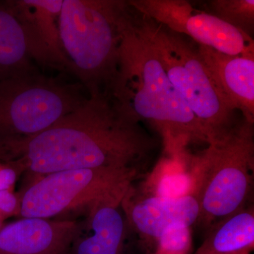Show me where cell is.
Returning <instances> with one entry per match:
<instances>
[{"label": "cell", "instance_id": "1", "mask_svg": "<svg viewBox=\"0 0 254 254\" xmlns=\"http://www.w3.org/2000/svg\"><path fill=\"white\" fill-rule=\"evenodd\" d=\"M155 141L109 95L81 106L35 136L0 141V160L36 177L78 169L138 170Z\"/></svg>", "mask_w": 254, "mask_h": 254}, {"label": "cell", "instance_id": "2", "mask_svg": "<svg viewBox=\"0 0 254 254\" xmlns=\"http://www.w3.org/2000/svg\"><path fill=\"white\" fill-rule=\"evenodd\" d=\"M110 96L131 118L154 125L168 144L175 148L190 142L208 143L204 128L133 26L129 4L124 23L118 71Z\"/></svg>", "mask_w": 254, "mask_h": 254}, {"label": "cell", "instance_id": "3", "mask_svg": "<svg viewBox=\"0 0 254 254\" xmlns=\"http://www.w3.org/2000/svg\"><path fill=\"white\" fill-rule=\"evenodd\" d=\"M128 2L63 0L59 31L68 69L93 95H109L118 73Z\"/></svg>", "mask_w": 254, "mask_h": 254}, {"label": "cell", "instance_id": "4", "mask_svg": "<svg viewBox=\"0 0 254 254\" xmlns=\"http://www.w3.org/2000/svg\"><path fill=\"white\" fill-rule=\"evenodd\" d=\"M132 22L204 128L208 143L231 129L234 110L215 83L198 45L130 6Z\"/></svg>", "mask_w": 254, "mask_h": 254}, {"label": "cell", "instance_id": "5", "mask_svg": "<svg viewBox=\"0 0 254 254\" xmlns=\"http://www.w3.org/2000/svg\"><path fill=\"white\" fill-rule=\"evenodd\" d=\"M198 161L193 185L199 220L222 221L242 210L250 194L254 165V123L243 119L210 142Z\"/></svg>", "mask_w": 254, "mask_h": 254}, {"label": "cell", "instance_id": "6", "mask_svg": "<svg viewBox=\"0 0 254 254\" xmlns=\"http://www.w3.org/2000/svg\"><path fill=\"white\" fill-rule=\"evenodd\" d=\"M83 87L37 71L0 82V141L28 138L48 129L88 99Z\"/></svg>", "mask_w": 254, "mask_h": 254}, {"label": "cell", "instance_id": "7", "mask_svg": "<svg viewBox=\"0 0 254 254\" xmlns=\"http://www.w3.org/2000/svg\"><path fill=\"white\" fill-rule=\"evenodd\" d=\"M138 174L133 169H78L37 177L20 195L19 216L50 219L85 208L100 197L129 188Z\"/></svg>", "mask_w": 254, "mask_h": 254}, {"label": "cell", "instance_id": "8", "mask_svg": "<svg viewBox=\"0 0 254 254\" xmlns=\"http://www.w3.org/2000/svg\"><path fill=\"white\" fill-rule=\"evenodd\" d=\"M138 12L170 31L190 37L196 44L229 55L254 50L253 38L211 13L195 9L185 0H129Z\"/></svg>", "mask_w": 254, "mask_h": 254}, {"label": "cell", "instance_id": "9", "mask_svg": "<svg viewBox=\"0 0 254 254\" xmlns=\"http://www.w3.org/2000/svg\"><path fill=\"white\" fill-rule=\"evenodd\" d=\"M17 17L31 59L57 69L69 71L59 31L63 0H9Z\"/></svg>", "mask_w": 254, "mask_h": 254}, {"label": "cell", "instance_id": "10", "mask_svg": "<svg viewBox=\"0 0 254 254\" xmlns=\"http://www.w3.org/2000/svg\"><path fill=\"white\" fill-rule=\"evenodd\" d=\"M129 188L103 195L85 207L86 218L80 222L68 254H121L126 232L122 201Z\"/></svg>", "mask_w": 254, "mask_h": 254}, {"label": "cell", "instance_id": "11", "mask_svg": "<svg viewBox=\"0 0 254 254\" xmlns=\"http://www.w3.org/2000/svg\"><path fill=\"white\" fill-rule=\"evenodd\" d=\"M71 220L23 218L0 229V254H65L79 230Z\"/></svg>", "mask_w": 254, "mask_h": 254}, {"label": "cell", "instance_id": "12", "mask_svg": "<svg viewBox=\"0 0 254 254\" xmlns=\"http://www.w3.org/2000/svg\"><path fill=\"white\" fill-rule=\"evenodd\" d=\"M122 208L137 232L155 240L172 229L191 227L200 215L199 204L193 194L177 198L155 195L133 200L127 192Z\"/></svg>", "mask_w": 254, "mask_h": 254}, {"label": "cell", "instance_id": "13", "mask_svg": "<svg viewBox=\"0 0 254 254\" xmlns=\"http://www.w3.org/2000/svg\"><path fill=\"white\" fill-rule=\"evenodd\" d=\"M198 49L232 109L254 123V50L229 55L200 45Z\"/></svg>", "mask_w": 254, "mask_h": 254}, {"label": "cell", "instance_id": "14", "mask_svg": "<svg viewBox=\"0 0 254 254\" xmlns=\"http://www.w3.org/2000/svg\"><path fill=\"white\" fill-rule=\"evenodd\" d=\"M9 0L0 1V82L36 71Z\"/></svg>", "mask_w": 254, "mask_h": 254}, {"label": "cell", "instance_id": "15", "mask_svg": "<svg viewBox=\"0 0 254 254\" xmlns=\"http://www.w3.org/2000/svg\"><path fill=\"white\" fill-rule=\"evenodd\" d=\"M194 254H248L254 248L253 210H239L218 222Z\"/></svg>", "mask_w": 254, "mask_h": 254}, {"label": "cell", "instance_id": "16", "mask_svg": "<svg viewBox=\"0 0 254 254\" xmlns=\"http://www.w3.org/2000/svg\"><path fill=\"white\" fill-rule=\"evenodd\" d=\"M208 5L211 14L252 38L254 0H212Z\"/></svg>", "mask_w": 254, "mask_h": 254}, {"label": "cell", "instance_id": "17", "mask_svg": "<svg viewBox=\"0 0 254 254\" xmlns=\"http://www.w3.org/2000/svg\"><path fill=\"white\" fill-rule=\"evenodd\" d=\"M154 254H189L191 247L190 227H177L165 232L158 239Z\"/></svg>", "mask_w": 254, "mask_h": 254}, {"label": "cell", "instance_id": "18", "mask_svg": "<svg viewBox=\"0 0 254 254\" xmlns=\"http://www.w3.org/2000/svg\"><path fill=\"white\" fill-rule=\"evenodd\" d=\"M193 183V179H190L185 173H176L165 175L159 182L156 195L163 197H177L190 194V190Z\"/></svg>", "mask_w": 254, "mask_h": 254}, {"label": "cell", "instance_id": "19", "mask_svg": "<svg viewBox=\"0 0 254 254\" xmlns=\"http://www.w3.org/2000/svg\"><path fill=\"white\" fill-rule=\"evenodd\" d=\"M20 208V195L14 194L11 190H0V222L13 215H19Z\"/></svg>", "mask_w": 254, "mask_h": 254}, {"label": "cell", "instance_id": "20", "mask_svg": "<svg viewBox=\"0 0 254 254\" xmlns=\"http://www.w3.org/2000/svg\"><path fill=\"white\" fill-rule=\"evenodd\" d=\"M23 169L14 162L0 160V190H11Z\"/></svg>", "mask_w": 254, "mask_h": 254}, {"label": "cell", "instance_id": "21", "mask_svg": "<svg viewBox=\"0 0 254 254\" xmlns=\"http://www.w3.org/2000/svg\"><path fill=\"white\" fill-rule=\"evenodd\" d=\"M4 224L3 223V222H0V229H1V227L3 226V225H4Z\"/></svg>", "mask_w": 254, "mask_h": 254}, {"label": "cell", "instance_id": "22", "mask_svg": "<svg viewBox=\"0 0 254 254\" xmlns=\"http://www.w3.org/2000/svg\"><path fill=\"white\" fill-rule=\"evenodd\" d=\"M68 254V252H67V253H66V254Z\"/></svg>", "mask_w": 254, "mask_h": 254}]
</instances>
